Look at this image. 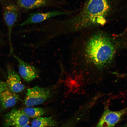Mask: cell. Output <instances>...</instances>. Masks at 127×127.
I'll list each match as a JSON object with an SVG mask.
<instances>
[{"mask_svg": "<svg viewBox=\"0 0 127 127\" xmlns=\"http://www.w3.org/2000/svg\"><path fill=\"white\" fill-rule=\"evenodd\" d=\"M80 44L76 52L87 63L101 69L113 63L116 45L113 38L105 32L92 33L84 38Z\"/></svg>", "mask_w": 127, "mask_h": 127, "instance_id": "6da1fadb", "label": "cell"}, {"mask_svg": "<svg viewBox=\"0 0 127 127\" xmlns=\"http://www.w3.org/2000/svg\"><path fill=\"white\" fill-rule=\"evenodd\" d=\"M52 95V91L50 88L36 86L28 89L24 104L26 107L40 105L50 98Z\"/></svg>", "mask_w": 127, "mask_h": 127, "instance_id": "7a4b0ae2", "label": "cell"}, {"mask_svg": "<svg viewBox=\"0 0 127 127\" xmlns=\"http://www.w3.org/2000/svg\"><path fill=\"white\" fill-rule=\"evenodd\" d=\"M127 114V107L120 110L113 111L106 106L95 127H114Z\"/></svg>", "mask_w": 127, "mask_h": 127, "instance_id": "3957f363", "label": "cell"}, {"mask_svg": "<svg viewBox=\"0 0 127 127\" xmlns=\"http://www.w3.org/2000/svg\"><path fill=\"white\" fill-rule=\"evenodd\" d=\"M29 122V118L21 110L14 108L3 116V127H21Z\"/></svg>", "mask_w": 127, "mask_h": 127, "instance_id": "277c9868", "label": "cell"}, {"mask_svg": "<svg viewBox=\"0 0 127 127\" xmlns=\"http://www.w3.org/2000/svg\"><path fill=\"white\" fill-rule=\"evenodd\" d=\"M83 9L96 16H108L110 7L107 0H87Z\"/></svg>", "mask_w": 127, "mask_h": 127, "instance_id": "5b68a950", "label": "cell"}, {"mask_svg": "<svg viewBox=\"0 0 127 127\" xmlns=\"http://www.w3.org/2000/svg\"><path fill=\"white\" fill-rule=\"evenodd\" d=\"M70 12L59 11H53L45 12H36L30 13L26 19L19 26L40 23L53 17L61 15L69 14Z\"/></svg>", "mask_w": 127, "mask_h": 127, "instance_id": "8992f818", "label": "cell"}, {"mask_svg": "<svg viewBox=\"0 0 127 127\" xmlns=\"http://www.w3.org/2000/svg\"><path fill=\"white\" fill-rule=\"evenodd\" d=\"M8 77L5 82L8 88L15 93L22 91L25 88L21 81L20 76L10 66L7 67Z\"/></svg>", "mask_w": 127, "mask_h": 127, "instance_id": "52a82bcc", "label": "cell"}, {"mask_svg": "<svg viewBox=\"0 0 127 127\" xmlns=\"http://www.w3.org/2000/svg\"><path fill=\"white\" fill-rule=\"evenodd\" d=\"M4 19H18L20 15L21 11L12 0H0Z\"/></svg>", "mask_w": 127, "mask_h": 127, "instance_id": "ba28073f", "label": "cell"}, {"mask_svg": "<svg viewBox=\"0 0 127 127\" xmlns=\"http://www.w3.org/2000/svg\"><path fill=\"white\" fill-rule=\"evenodd\" d=\"M13 56L19 63V73L25 80L30 81L38 77V73L33 66L24 62L16 55Z\"/></svg>", "mask_w": 127, "mask_h": 127, "instance_id": "9c48e42d", "label": "cell"}, {"mask_svg": "<svg viewBox=\"0 0 127 127\" xmlns=\"http://www.w3.org/2000/svg\"><path fill=\"white\" fill-rule=\"evenodd\" d=\"M20 11H27L41 7L54 4L52 0H12Z\"/></svg>", "mask_w": 127, "mask_h": 127, "instance_id": "30bf717a", "label": "cell"}, {"mask_svg": "<svg viewBox=\"0 0 127 127\" xmlns=\"http://www.w3.org/2000/svg\"><path fill=\"white\" fill-rule=\"evenodd\" d=\"M20 100L19 96L8 88L4 90L0 96V110L2 111L12 107Z\"/></svg>", "mask_w": 127, "mask_h": 127, "instance_id": "8fae6325", "label": "cell"}, {"mask_svg": "<svg viewBox=\"0 0 127 127\" xmlns=\"http://www.w3.org/2000/svg\"><path fill=\"white\" fill-rule=\"evenodd\" d=\"M56 120L51 116L40 117L33 120L31 127H55L58 125Z\"/></svg>", "mask_w": 127, "mask_h": 127, "instance_id": "7c38bea8", "label": "cell"}, {"mask_svg": "<svg viewBox=\"0 0 127 127\" xmlns=\"http://www.w3.org/2000/svg\"><path fill=\"white\" fill-rule=\"evenodd\" d=\"M21 110L29 118L34 119L42 117L48 113L47 109L40 107H26Z\"/></svg>", "mask_w": 127, "mask_h": 127, "instance_id": "4fadbf2b", "label": "cell"}, {"mask_svg": "<svg viewBox=\"0 0 127 127\" xmlns=\"http://www.w3.org/2000/svg\"><path fill=\"white\" fill-rule=\"evenodd\" d=\"M8 88L5 82L1 81L0 82V96L2 92Z\"/></svg>", "mask_w": 127, "mask_h": 127, "instance_id": "5bb4252c", "label": "cell"}, {"mask_svg": "<svg viewBox=\"0 0 127 127\" xmlns=\"http://www.w3.org/2000/svg\"><path fill=\"white\" fill-rule=\"evenodd\" d=\"M115 74H116L118 76L120 77H124L127 76V73H120L117 72L115 73Z\"/></svg>", "mask_w": 127, "mask_h": 127, "instance_id": "9a60e30c", "label": "cell"}, {"mask_svg": "<svg viewBox=\"0 0 127 127\" xmlns=\"http://www.w3.org/2000/svg\"><path fill=\"white\" fill-rule=\"evenodd\" d=\"M31 127V125H30L28 124L24 126L20 127Z\"/></svg>", "mask_w": 127, "mask_h": 127, "instance_id": "2e32d148", "label": "cell"}, {"mask_svg": "<svg viewBox=\"0 0 127 127\" xmlns=\"http://www.w3.org/2000/svg\"><path fill=\"white\" fill-rule=\"evenodd\" d=\"M121 127H127V122Z\"/></svg>", "mask_w": 127, "mask_h": 127, "instance_id": "e0dca14e", "label": "cell"}, {"mask_svg": "<svg viewBox=\"0 0 127 127\" xmlns=\"http://www.w3.org/2000/svg\"><path fill=\"white\" fill-rule=\"evenodd\" d=\"M1 36H0V43L1 42Z\"/></svg>", "mask_w": 127, "mask_h": 127, "instance_id": "ac0fdd59", "label": "cell"}, {"mask_svg": "<svg viewBox=\"0 0 127 127\" xmlns=\"http://www.w3.org/2000/svg\"><path fill=\"white\" fill-rule=\"evenodd\" d=\"M1 81H0V82H1Z\"/></svg>", "mask_w": 127, "mask_h": 127, "instance_id": "d6986e66", "label": "cell"}]
</instances>
